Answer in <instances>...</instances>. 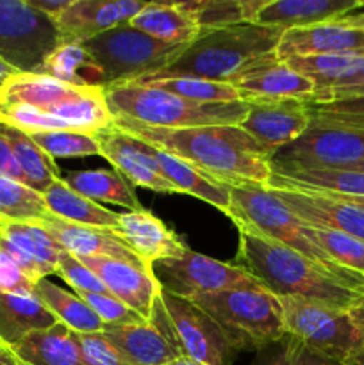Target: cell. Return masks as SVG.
I'll use <instances>...</instances> for the list:
<instances>
[{"mask_svg": "<svg viewBox=\"0 0 364 365\" xmlns=\"http://www.w3.org/2000/svg\"><path fill=\"white\" fill-rule=\"evenodd\" d=\"M0 123L25 134L70 130L96 135L113 127V114L102 88L18 71L0 89Z\"/></svg>", "mask_w": 364, "mask_h": 365, "instance_id": "cell-1", "label": "cell"}, {"mask_svg": "<svg viewBox=\"0 0 364 365\" xmlns=\"http://www.w3.org/2000/svg\"><path fill=\"white\" fill-rule=\"evenodd\" d=\"M118 130L193 164L227 185L257 184L266 187L271 155L241 127L157 128L125 116H113Z\"/></svg>", "mask_w": 364, "mask_h": 365, "instance_id": "cell-2", "label": "cell"}, {"mask_svg": "<svg viewBox=\"0 0 364 365\" xmlns=\"http://www.w3.org/2000/svg\"><path fill=\"white\" fill-rule=\"evenodd\" d=\"M238 234V253L232 264L252 274L266 291L278 298L291 296L348 310L363 294V291H357L330 271L280 242L250 228L239 227Z\"/></svg>", "mask_w": 364, "mask_h": 365, "instance_id": "cell-3", "label": "cell"}, {"mask_svg": "<svg viewBox=\"0 0 364 365\" xmlns=\"http://www.w3.org/2000/svg\"><path fill=\"white\" fill-rule=\"evenodd\" d=\"M284 31L257 24H241L200 34L177 61L157 75L198 77L231 82L241 71L273 56Z\"/></svg>", "mask_w": 364, "mask_h": 365, "instance_id": "cell-4", "label": "cell"}, {"mask_svg": "<svg viewBox=\"0 0 364 365\" xmlns=\"http://www.w3.org/2000/svg\"><path fill=\"white\" fill-rule=\"evenodd\" d=\"M113 116H125L138 123L157 128L239 127L248 114V102L202 103L177 95L128 82L103 88Z\"/></svg>", "mask_w": 364, "mask_h": 365, "instance_id": "cell-5", "label": "cell"}, {"mask_svg": "<svg viewBox=\"0 0 364 365\" xmlns=\"http://www.w3.org/2000/svg\"><path fill=\"white\" fill-rule=\"evenodd\" d=\"M236 227L250 228L264 237L277 241L302 253L318 266L330 271L339 280L364 292V278L348 273L318 246L305 221L291 212L270 189L257 184H241L231 187V210L227 214Z\"/></svg>", "mask_w": 364, "mask_h": 365, "instance_id": "cell-6", "label": "cell"}, {"mask_svg": "<svg viewBox=\"0 0 364 365\" xmlns=\"http://www.w3.org/2000/svg\"><path fill=\"white\" fill-rule=\"evenodd\" d=\"M191 302L213 317L234 353H257L285 335L280 299L263 285L206 292Z\"/></svg>", "mask_w": 364, "mask_h": 365, "instance_id": "cell-7", "label": "cell"}, {"mask_svg": "<svg viewBox=\"0 0 364 365\" xmlns=\"http://www.w3.org/2000/svg\"><path fill=\"white\" fill-rule=\"evenodd\" d=\"M102 70V89L157 75L175 63L189 43L168 45L128 24L81 43Z\"/></svg>", "mask_w": 364, "mask_h": 365, "instance_id": "cell-8", "label": "cell"}, {"mask_svg": "<svg viewBox=\"0 0 364 365\" xmlns=\"http://www.w3.org/2000/svg\"><path fill=\"white\" fill-rule=\"evenodd\" d=\"M310 110V125L302 138L278 150L271 163L350 170L364 163V121Z\"/></svg>", "mask_w": 364, "mask_h": 365, "instance_id": "cell-9", "label": "cell"}, {"mask_svg": "<svg viewBox=\"0 0 364 365\" xmlns=\"http://www.w3.org/2000/svg\"><path fill=\"white\" fill-rule=\"evenodd\" d=\"M278 299L285 334L298 337L314 351L345 364L364 348V337L353 324L348 310L291 296Z\"/></svg>", "mask_w": 364, "mask_h": 365, "instance_id": "cell-10", "label": "cell"}, {"mask_svg": "<svg viewBox=\"0 0 364 365\" xmlns=\"http://www.w3.org/2000/svg\"><path fill=\"white\" fill-rule=\"evenodd\" d=\"M57 29L27 0H0V59L21 73H36L56 50Z\"/></svg>", "mask_w": 364, "mask_h": 365, "instance_id": "cell-11", "label": "cell"}, {"mask_svg": "<svg viewBox=\"0 0 364 365\" xmlns=\"http://www.w3.org/2000/svg\"><path fill=\"white\" fill-rule=\"evenodd\" d=\"M152 273L161 289L188 299L221 289L261 285L252 274L236 264L220 262L193 250H188L186 255L177 259L159 260L152 266Z\"/></svg>", "mask_w": 364, "mask_h": 365, "instance_id": "cell-12", "label": "cell"}, {"mask_svg": "<svg viewBox=\"0 0 364 365\" xmlns=\"http://www.w3.org/2000/svg\"><path fill=\"white\" fill-rule=\"evenodd\" d=\"M161 303L182 356L206 365H232L236 353L213 317L191 299L175 296L164 289H161Z\"/></svg>", "mask_w": 364, "mask_h": 365, "instance_id": "cell-13", "label": "cell"}, {"mask_svg": "<svg viewBox=\"0 0 364 365\" xmlns=\"http://www.w3.org/2000/svg\"><path fill=\"white\" fill-rule=\"evenodd\" d=\"M102 334L128 365H166L182 356L161 303V294L153 305L152 319L106 327Z\"/></svg>", "mask_w": 364, "mask_h": 365, "instance_id": "cell-14", "label": "cell"}, {"mask_svg": "<svg viewBox=\"0 0 364 365\" xmlns=\"http://www.w3.org/2000/svg\"><path fill=\"white\" fill-rule=\"evenodd\" d=\"M248 114L239 127L271 155L302 138L310 125L309 103L302 100L252 98Z\"/></svg>", "mask_w": 364, "mask_h": 365, "instance_id": "cell-15", "label": "cell"}, {"mask_svg": "<svg viewBox=\"0 0 364 365\" xmlns=\"http://www.w3.org/2000/svg\"><path fill=\"white\" fill-rule=\"evenodd\" d=\"M146 2L141 0H71L70 6L54 18L57 43H84L102 32L131 21Z\"/></svg>", "mask_w": 364, "mask_h": 365, "instance_id": "cell-16", "label": "cell"}, {"mask_svg": "<svg viewBox=\"0 0 364 365\" xmlns=\"http://www.w3.org/2000/svg\"><path fill=\"white\" fill-rule=\"evenodd\" d=\"M268 189V187H266ZM295 216L310 227L330 228L364 241V209L332 192L270 189Z\"/></svg>", "mask_w": 364, "mask_h": 365, "instance_id": "cell-17", "label": "cell"}, {"mask_svg": "<svg viewBox=\"0 0 364 365\" xmlns=\"http://www.w3.org/2000/svg\"><path fill=\"white\" fill-rule=\"evenodd\" d=\"M0 248L6 250L14 262L32 282L56 274L63 246L54 239L41 221H2L0 220Z\"/></svg>", "mask_w": 364, "mask_h": 365, "instance_id": "cell-18", "label": "cell"}, {"mask_svg": "<svg viewBox=\"0 0 364 365\" xmlns=\"http://www.w3.org/2000/svg\"><path fill=\"white\" fill-rule=\"evenodd\" d=\"M102 157H106L114 170L127 178L132 185L150 189L153 192L173 195L177 189L163 177L159 164L153 159L152 146L139 141L134 135L118 130L116 127L106 128L95 135Z\"/></svg>", "mask_w": 364, "mask_h": 365, "instance_id": "cell-19", "label": "cell"}, {"mask_svg": "<svg viewBox=\"0 0 364 365\" xmlns=\"http://www.w3.org/2000/svg\"><path fill=\"white\" fill-rule=\"evenodd\" d=\"M228 84H232L241 93L245 102L252 98H293L313 103L314 95H316L313 82L293 70L285 61L278 59L275 53L248 66Z\"/></svg>", "mask_w": 364, "mask_h": 365, "instance_id": "cell-20", "label": "cell"}, {"mask_svg": "<svg viewBox=\"0 0 364 365\" xmlns=\"http://www.w3.org/2000/svg\"><path fill=\"white\" fill-rule=\"evenodd\" d=\"M88 266L111 296L120 299L145 321L152 319L153 305L161 294V285L146 267L118 259H79Z\"/></svg>", "mask_w": 364, "mask_h": 365, "instance_id": "cell-21", "label": "cell"}, {"mask_svg": "<svg viewBox=\"0 0 364 365\" xmlns=\"http://www.w3.org/2000/svg\"><path fill=\"white\" fill-rule=\"evenodd\" d=\"M118 235L145 262L148 269L159 260L177 259L188 253V245L150 210H128L120 214Z\"/></svg>", "mask_w": 364, "mask_h": 365, "instance_id": "cell-22", "label": "cell"}, {"mask_svg": "<svg viewBox=\"0 0 364 365\" xmlns=\"http://www.w3.org/2000/svg\"><path fill=\"white\" fill-rule=\"evenodd\" d=\"M41 223L63 246L64 252L71 253L77 259H118L146 267L145 262L125 245L123 239L114 230L68 223L54 214H49Z\"/></svg>", "mask_w": 364, "mask_h": 365, "instance_id": "cell-23", "label": "cell"}, {"mask_svg": "<svg viewBox=\"0 0 364 365\" xmlns=\"http://www.w3.org/2000/svg\"><path fill=\"white\" fill-rule=\"evenodd\" d=\"M364 31L346 27L335 21L309 25V27L289 29L284 31L278 41L275 56L280 61L295 57L321 56V53L363 52Z\"/></svg>", "mask_w": 364, "mask_h": 365, "instance_id": "cell-24", "label": "cell"}, {"mask_svg": "<svg viewBox=\"0 0 364 365\" xmlns=\"http://www.w3.org/2000/svg\"><path fill=\"white\" fill-rule=\"evenodd\" d=\"M359 7H364L360 0H268L256 24L289 31L335 21Z\"/></svg>", "mask_w": 364, "mask_h": 365, "instance_id": "cell-25", "label": "cell"}, {"mask_svg": "<svg viewBox=\"0 0 364 365\" xmlns=\"http://www.w3.org/2000/svg\"><path fill=\"white\" fill-rule=\"evenodd\" d=\"M153 159L159 164V170L163 177L177 189V192L191 195L209 205L216 207L218 210L227 216L231 210V185L216 180L211 175L203 173L193 164L163 152V150L153 148Z\"/></svg>", "mask_w": 364, "mask_h": 365, "instance_id": "cell-26", "label": "cell"}, {"mask_svg": "<svg viewBox=\"0 0 364 365\" xmlns=\"http://www.w3.org/2000/svg\"><path fill=\"white\" fill-rule=\"evenodd\" d=\"M57 323V317L34 294L0 292V341L9 349L27 335L49 330Z\"/></svg>", "mask_w": 364, "mask_h": 365, "instance_id": "cell-27", "label": "cell"}, {"mask_svg": "<svg viewBox=\"0 0 364 365\" xmlns=\"http://www.w3.org/2000/svg\"><path fill=\"white\" fill-rule=\"evenodd\" d=\"M11 351L21 365H86L75 342V331L61 323L27 335Z\"/></svg>", "mask_w": 364, "mask_h": 365, "instance_id": "cell-28", "label": "cell"}, {"mask_svg": "<svg viewBox=\"0 0 364 365\" xmlns=\"http://www.w3.org/2000/svg\"><path fill=\"white\" fill-rule=\"evenodd\" d=\"M43 200H45L50 214H54L59 220L68 221V223L107 228V230L114 232H118V227H120V214L79 195L64 182L63 177L57 178L43 192Z\"/></svg>", "mask_w": 364, "mask_h": 365, "instance_id": "cell-29", "label": "cell"}, {"mask_svg": "<svg viewBox=\"0 0 364 365\" xmlns=\"http://www.w3.org/2000/svg\"><path fill=\"white\" fill-rule=\"evenodd\" d=\"M128 25L168 45L193 43L202 34L195 20L182 9L178 2H146V6L134 18H131Z\"/></svg>", "mask_w": 364, "mask_h": 365, "instance_id": "cell-30", "label": "cell"}, {"mask_svg": "<svg viewBox=\"0 0 364 365\" xmlns=\"http://www.w3.org/2000/svg\"><path fill=\"white\" fill-rule=\"evenodd\" d=\"M0 132L6 138L14 160L21 171L25 185L38 191L39 195L46 191L57 178H61L56 160L50 159L31 138L20 128L0 123Z\"/></svg>", "mask_w": 364, "mask_h": 365, "instance_id": "cell-31", "label": "cell"}, {"mask_svg": "<svg viewBox=\"0 0 364 365\" xmlns=\"http://www.w3.org/2000/svg\"><path fill=\"white\" fill-rule=\"evenodd\" d=\"M34 296L57 317L61 324L75 334H102L106 324L77 294L54 285L46 278L36 282Z\"/></svg>", "mask_w": 364, "mask_h": 365, "instance_id": "cell-32", "label": "cell"}, {"mask_svg": "<svg viewBox=\"0 0 364 365\" xmlns=\"http://www.w3.org/2000/svg\"><path fill=\"white\" fill-rule=\"evenodd\" d=\"M64 182L74 191L93 202L114 203L127 210H141L143 205L136 196L132 184L113 170H81L74 171Z\"/></svg>", "mask_w": 364, "mask_h": 365, "instance_id": "cell-33", "label": "cell"}, {"mask_svg": "<svg viewBox=\"0 0 364 365\" xmlns=\"http://www.w3.org/2000/svg\"><path fill=\"white\" fill-rule=\"evenodd\" d=\"M266 2L268 0H193L178 4L203 34L232 25L256 24L257 14Z\"/></svg>", "mask_w": 364, "mask_h": 365, "instance_id": "cell-34", "label": "cell"}, {"mask_svg": "<svg viewBox=\"0 0 364 365\" xmlns=\"http://www.w3.org/2000/svg\"><path fill=\"white\" fill-rule=\"evenodd\" d=\"M36 73L50 75L63 82L77 86H96L102 88V70L91 59L81 43L57 45Z\"/></svg>", "mask_w": 364, "mask_h": 365, "instance_id": "cell-35", "label": "cell"}, {"mask_svg": "<svg viewBox=\"0 0 364 365\" xmlns=\"http://www.w3.org/2000/svg\"><path fill=\"white\" fill-rule=\"evenodd\" d=\"M138 84L152 86L163 91L177 95L181 98L202 103H231L241 102L243 95L227 82L207 81L198 77H170V75H150L136 81Z\"/></svg>", "mask_w": 364, "mask_h": 365, "instance_id": "cell-36", "label": "cell"}, {"mask_svg": "<svg viewBox=\"0 0 364 365\" xmlns=\"http://www.w3.org/2000/svg\"><path fill=\"white\" fill-rule=\"evenodd\" d=\"M363 56L364 50L363 52L321 53V56L295 57L285 63L313 82L316 88V95H314V100H316L318 95L352 75Z\"/></svg>", "mask_w": 364, "mask_h": 365, "instance_id": "cell-37", "label": "cell"}, {"mask_svg": "<svg viewBox=\"0 0 364 365\" xmlns=\"http://www.w3.org/2000/svg\"><path fill=\"white\" fill-rule=\"evenodd\" d=\"M43 195L18 182L0 175V220L2 221H43L49 216Z\"/></svg>", "mask_w": 364, "mask_h": 365, "instance_id": "cell-38", "label": "cell"}, {"mask_svg": "<svg viewBox=\"0 0 364 365\" xmlns=\"http://www.w3.org/2000/svg\"><path fill=\"white\" fill-rule=\"evenodd\" d=\"M29 138L50 157V159H79V157L100 155L98 141L95 135L70 130L31 132Z\"/></svg>", "mask_w": 364, "mask_h": 365, "instance_id": "cell-39", "label": "cell"}, {"mask_svg": "<svg viewBox=\"0 0 364 365\" xmlns=\"http://www.w3.org/2000/svg\"><path fill=\"white\" fill-rule=\"evenodd\" d=\"M252 365H343L328 359L321 353L300 341L295 335L285 334L284 337L264 346L256 353Z\"/></svg>", "mask_w": 364, "mask_h": 365, "instance_id": "cell-40", "label": "cell"}, {"mask_svg": "<svg viewBox=\"0 0 364 365\" xmlns=\"http://www.w3.org/2000/svg\"><path fill=\"white\" fill-rule=\"evenodd\" d=\"M77 296L88 303L89 309L102 319L106 327H121V324H136L145 321L138 312L111 296L109 292H79Z\"/></svg>", "mask_w": 364, "mask_h": 365, "instance_id": "cell-41", "label": "cell"}, {"mask_svg": "<svg viewBox=\"0 0 364 365\" xmlns=\"http://www.w3.org/2000/svg\"><path fill=\"white\" fill-rule=\"evenodd\" d=\"M56 274L74 289L75 294L79 292H107L100 278L88 266H84L77 257L68 252L61 255Z\"/></svg>", "mask_w": 364, "mask_h": 365, "instance_id": "cell-42", "label": "cell"}, {"mask_svg": "<svg viewBox=\"0 0 364 365\" xmlns=\"http://www.w3.org/2000/svg\"><path fill=\"white\" fill-rule=\"evenodd\" d=\"M75 342L86 365H128L103 334H75Z\"/></svg>", "mask_w": 364, "mask_h": 365, "instance_id": "cell-43", "label": "cell"}, {"mask_svg": "<svg viewBox=\"0 0 364 365\" xmlns=\"http://www.w3.org/2000/svg\"><path fill=\"white\" fill-rule=\"evenodd\" d=\"M364 98V56L360 57L359 64L353 70L352 75L343 78L330 89L316 96L313 106H323V103H334V102H348V100Z\"/></svg>", "mask_w": 364, "mask_h": 365, "instance_id": "cell-44", "label": "cell"}, {"mask_svg": "<svg viewBox=\"0 0 364 365\" xmlns=\"http://www.w3.org/2000/svg\"><path fill=\"white\" fill-rule=\"evenodd\" d=\"M34 285L21 267L14 262L13 257L0 248V292L13 294H34Z\"/></svg>", "mask_w": 364, "mask_h": 365, "instance_id": "cell-45", "label": "cell"}, {"mask_svg": "<svg viewBox=\"0 0 364 365\" xmlns=\"http://www.w3.org/2000/svg\"><path fill=\"white\" fill-rule=\"evenodd\" d=\"M314 109L325 110V113L335 114V116L350 118V120L364 121V98L348 100V102H334V103H323V106H313Z\"/></svg>", "mask_w": 364, "mask_h": 365, "instance_id": "cell-46", "label": "cell"}, {"mask_svg": "<svg viewBox=\"0 0 364 365\" xmlns=\"http://www.w3.org/2000/svg\"><path fill=\"white\" fill-rule=\"evenodd\" d=\"M0 175H6V177L14 178V180L24 182L20 168H18L16 160H14V157H13V152H11L9 145H7V141H6V138L2 135V132H0Z\"/></svg>", "mask_w": 364, "mask_h": 365, "instance_id": "cell-47", "label": "cell"}, {"mask_svg": "<svg viewBox=\"0 0 364 365\" xmlns=\"http://www.w3.org/2000/svg\"><path fill=\"white\" fill-rule=\"evenodd\" d=\"M27 2L31 4L34 9L41 11V13H45L46 16H50L54 20L57 14H61L68 6H70L71 0H27Z\"/></svg>", "mask_w": 364, "mask_h": 365, "instance_id": "cell-48", "label": "cell"}, {"mask_svg": "<svg viewBox=\"0 0 364 365\" xmlns=\"http://www.w3.org/2000/svg\"><path fill=\"white\" fill-rule=\"evenodd\" d=\"M348 314L350 317H352L353 324L357 327V330H359L360 335L364 337V292L352 303V305H350Z\"/></svg>", "mask_w": 364, "mask_h": 365, "instance_id": "cell-49", "label": "cell"}, {"mask_svg": "<svg viewBox=\"0 0 364 365\" xmlns=\"http://www.w3.org/2000/svg\"><path fill=\"white\" fill-rule=\"evenodd\" d=\"M338 21H339V24L346 25V27H352V29H359V31H364V11H363V13H350V14H346V16L339 18Z\"/></svg>", "mask_w": 364, "mask_h": 365, "instance_id": "cell-50", "label": "cell"}, {"mask_svg": "<svg viewBox=\"0 0 364 365\" xmlns=\"http://www.w3.org/2000/svg\"><path fill=\"white\" fill-rule=\"evenodd\" d=\"M0 365H21L14 353L6 346H0Z\"/></svg>", "mask_w": 364, "mask_h": 365, "instance_id": "cell-51", "label": "cell"}, {"mask_svg": "<svg viewBox=\"0 0 364 365\" xmlns=\"http://www.w3.org/2000/svg\"><path fill=\"white\" fill-rule=\"evenodd\" d=\"M14 73H18V71L14 70V68H11L7 63H4L2 59H0V89H2V86L6 84L7 78H9L11 75H14Z\"/></svg>", "mask_w": 364, "mask_h": 365, "instance_id": "cell-52", "label": "cell"}, {"mask_svg": "<svg viewBox=\"0 0 364 365\" xmlns=\"http://www.w3.org/2000/svg\"><path fill=\"white\" fill-rule=\"evenodd\" d=\"M343 365H364V348L360 351H357L355 355L350 356Z\"/></svg>", "mask_w": 364, "mask_h": 365, "instance_id": "cell-53", "label": "cell"}, {"mask_svg": "<svg viewBox=\"0 0 364 365\" xmlns=\"http://www.w3.org/2000/svg\"><path fill=\"white\" fill-rule=\"evenodd\" d=\"M166 365H206V364H200V362H196V360L188 359V356H178V359H175L173 362H170Z\"/></svg>", "mask_w": 364, "mask_h": 365, "instance_id": "cell-54", "label": "cell"}, {"mask_svg": "<svg viewBox=\"0 0 364 365\" xmlns=\"http://www.w3.org/2000/svg\"><path fill=\"white\" fill-rule=\"evenodd\" d=\"M338 196H341V195H338ZM341 198H345V200H348V202H352V203H355V205H359V207H363V209H364V198H353V196H341Z\"/></svg>", "mask_w": 364, "mask_h": 365, "instance_id": "cell-55", "label": "cell"}, {"mask_svg": "<svg viewBox=\"0 0 364 365\" xmlns=\"http://www.w3.org/2000/svg\"><path fill=\"white\" fill-rule=\"evenodd\" d=\"M350 170H353V171H363V173H364V163H360V164H357V166H353V168H350Z\"/></svg>", "mask_w": 364, "mask_h": 365, "instance_id": "cell-56", "label": "cell"}, {"mask_svg": "<svg viewBox=\"0 0 364 365\" xmlns=\"http://www.w3.org/2000/svg\"><path fill=\"white\" fill-rule=\"evenodd\" d=\"M0 346H4V344H2V341H0ZM6 348H7V346H6Z\"/></svg>", "mask_w": 364, "mask_h": 365, "instance_id": "cell-57", "label": "cell"}]
</instances>
